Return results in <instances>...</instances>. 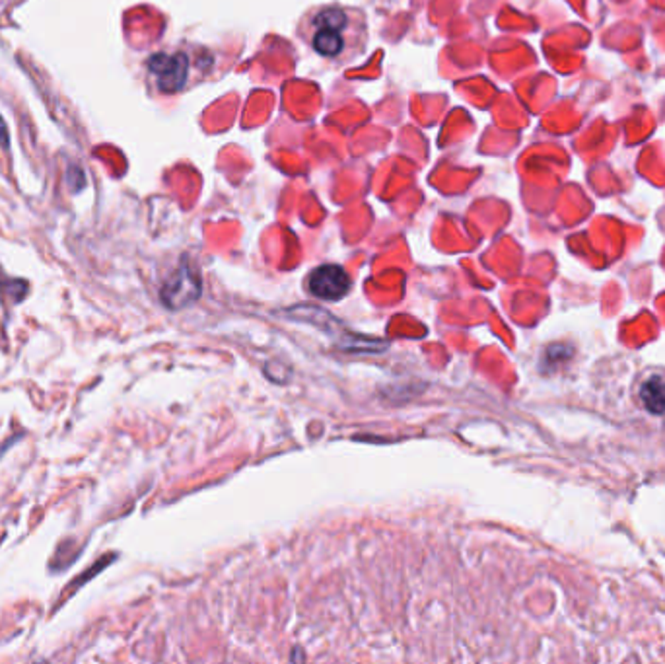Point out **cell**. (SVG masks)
Instances as JSON below:
<instances>
[{
	"mask_svg": "<svg viewBox=\"0 0 665 664\" xmlns=\"http://www.w3.org/2000/svg\"><path fill=\"white\" fill-rule=\"evenodd\" d=\"M0 293L2 295H10V298L14 302H20L28 295V283L18 279H6L4 273H0Z\"/></svg>",
	"mask_w": 665,
	"mask_h": 664,
	"instance_id": "6",
	"label": "cell"
},
{
	"mask_svg": "<svg viewBox=\"0 0 665 664\" xmlns=\"http://www.w3.org/2000/svg\"><path fill=\"white\" fill-rule=\"evenodd\" d=\"M309 293L323 300H339L351 290V277L341 265L325 263L312 271L307 279Z\"/></svg>",
	"mask_w": 665,
	"mask_h": 664,
	"instance_id": "4",
	"label": "cell"
},
{
	"mask_svg": "<svg viewBox=\"0 0 665 664\" xmlns=\"http://www.w3.org/2000/svg\"><path fill=\"white\" fill-rule=\"evenodd\" d=\"M212 65L211 53L201 49H176L154 53L148 59V74L164 94H179L195 80H203Z\"/></svg>",
	"mask_w": 665,
	"mask_h": 664,
	"instance_id": "2",
	"label": "cell"
},
{
	"mask_svg": "<svg viewBox=\"0 0 665 664\" xmlns=\"http://www.w3.org/2000/svg\"><path fill=\"white\" fill-rule=\"evenodd\" d=\"M644 407L654 415L665 413V374H654L640 388Z\"/></svg>",
	"mask_w": 665,
	"mask_h": 664,
	"instance_id": "5",
	"label": "cell"
},
{
	"mask_svg": "<svg viewBox=\"0 0 665 664\" xmlns=\"http://www.w3.org/2000/svg\"><path fill=\"white\" fill-rule=\"evenodd\" d=\"M201 293H203L201 277L187 261H183L181 265L177 267L176 273L164 283L160 298L169 310H181L198 300Z\"/></svg>",
	"mask_w": 665,
	"mask_h": 664,
	"instance_id": "3",
	"label": "cell"
},
{
	"mask_svg": "<svg viewBox=\"0 0 665 664\" xmlns=\"http://www.w3.org/2000/svg\"><path fill=\"white\" fill-rule=\"evenodd\" d=\"M298 37L321 59L351 65L368 47V20L360 8L339 2L317 4L302 14Z\"/></svg>",
	"mask_w": 665,
	"mask_h": 664,
	"instance_id": "1",
	"label": "cell"
},
{
	"mask_svg": "<svg viewBox=\"0 0 665 664\" xmlns=\"http://www.w3.org/2000/svg\"><path fill=\"white\" fill-rule=\"evenodd\" d=\"M68 181H70V187H73L74 191H80L82 187L86 185V177H84V172H82L80 166H70L68 168Z\"/></svg>",
	"mask_w": 665,
	"mask_h": 664,
	"instance_id": "7",
	"label": "cell"
},
{
	"mask_svg": "<svg viewBox=\"0 0 665 664\" xmlns=\"http://www.w3.org/2000/svg\"><path fill=\"white\" fill-rule=\"evenodd\" d=\"M8 142H10V135H8L6 123H4V119L0 117V144L8 147Z\"/></svg>",
	"mask_w": 665,
	"mask_h": 664,
	"instance_id": "8",
	"label": "cell"
}]
</instances>
